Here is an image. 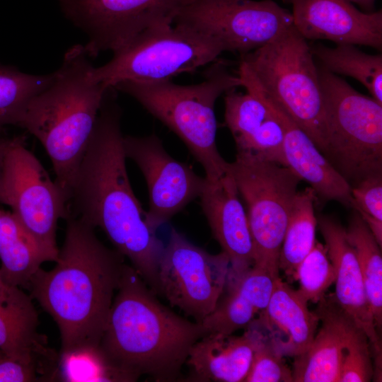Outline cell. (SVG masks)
I'll return each instance as SVG.
<instances>
[{
  "label": "cell",
  "mask_w": 382,
  "mask_h": 382,
  "mask_svg": "<svg viewBox=\"0 0 382 382\" xmlns=\"http://www.w3.org/2000/svg\"><path fill=\"white\" fill-rule=\"evenodd\" d=\"M108 92L72 185L74 214L100 228L154 294L165 245L146 221L128 177L121 110Z\"/></svg>",
  "instance_id": "cell-1"
},
{
  "label": "cell",
  "mask_w": 382,
  "mask_h": 382,
  "mask_svg": "<svg viewBox=\"0 0 382 382\" xmlns=\"http://www.w3.org/2000/svg\"><path fill=\"white\" fill-rule=\"evenodd\" d=\"M66 220L54 267H40L28 286L58 326L61 354L98 348L125 265V257L106 247L94 227L71 214Z\"/></svg>",
  "instance_id": "cell-2"
},
{
  "label": "cell",
  "mask_w": 382,
  "mask_h": 382,
  "mask_svg": "<svg viewBox=\"0 0 382 382\" xmlns=\"http://www.w3.org/2000/svg\"><path fill=\"white\" fill-rule=\"evenodd\" d=\"M208 332L161 304L125 264L98 349L122 381L146 375L156 381L178 377L193 345Z\"/></svg>",
  "instance_id": "cell-3"
},
{
  "label": "cell",
  "mask_w": 382,
  "mask_h": 382,
  "mask_svg": "<svg viewBox=\"0 0 382 382\" xmlns=\"http://www.w3.org/2000/svg\"><path fill=\"white\" fill-rule=\"evenodd\" d=\"M83 45L64 54L52 81L26 105L18 123L47 153L55 182L71 199L72 185L110 88L91 77Z\"/></svg>",
  "instance_id": "cell-4"
},
{
  "label": "cell",
  "mask_w": 382,
  "mask_h": 382,
  "mask_svg": "<svg viewBox=\"0 0 382 382\" xmlns=\"http://www.w3.org/2000/svg\"><path fill=\"white\" fill-rule=\"evenodd\" d=\"M239 86H242L239 76L216 62L197 84L126 81L112 88L132 96L174 132L202 166L205 177L216 178L228 171L229 163L216 146L215 103L222 94Z\"/></svg>",
  "instance_id": "cell-5"
},
{
  "label": "cell",
  "mask_w": 382,
  "mask_h": 382,
  "mask_svg": "<svg viewBox=\"0 0 382 382\" xmlns=\"http://www.w3.org/2000/svg\"><path fill=\"white\" fill-rule=\"evenodd\" d=\"M240 66L323 154L326 129L318 68L311 48L294 25L243 54Z\"/></svg>",
  "instance_id": "cell-6"
},
{
  "label": "cell",
  "mask_w": 382,
  "mask_h": 382,
  "mask_svg": "<svg viewBox=\"0 0 382 382\" xmlns=\"http://www.w3.org/2000/svg\"><path fill=\"white\" fill-rule=\"evenodd\" d=\"M326 146L323 155L351 187L382 174V105L318 69Z\"/></svg>",
  "instance_id": "cell-7"
},
{
  "label": "cell",
  "mask_w": 382,
  "mask_h": 382,
  "mask_svg": "<svg viewBox=\"0 0 382 382\" xmlns=\"http://www.w3.org/2000/svg\"><path fill=\"white\" fill-rule=\"evenodd\" d=\"M224 52L214 40L187 25L173 23L146 30L112 52L91 77L108 88L132 81L156 83L192 73Z\"/></svg>",
  "instance_id": "cell-8"
},
{
  "label": "cell",
  "mask_w": 382,
  "mask_h": 382,
  "mask_svg": "<svg viewBox=\"0 0 382 382\" xmlns=\"http://www.w3.org/2000/svg\"><path fill=\"white\" fill-rule=\"evenodd\" d=\"M229 169L246 205L253 265L279 274V253L301 179L289 167L245 153H237Z\"/></svg>",
  "instance_id": "cell-9"
},
{
  "label": "cell",
  "mask_w": 382,
  "mask_h": 382,
  "mask_svg": "<svg viewBox=\"0 0 382 382\" xmlns=\"http://www.w3.org/2000/svg\"><path fill=\"white\" fill-rule=\"evenodd\" d=\"M25 138L9 151L5 163L4 204L11 208L37 243L46 261L55 262L57 222L71 214L69 198L25 147Z\"/></svg>",
  "instance_id": "cell-10"
},
{
  "label": "cell",
  "mask_w": 382,
  "mask_h": 382,
  "mask_svg": "<svg viewBox=\"0 0 382 382\" xmlns=\"http://www.w3.org/2000/svg\"><path fill=\"white\" fill-rule=\"evenodd\" d=\"M173 23L214 40L224 52L245 54L291 27V12L272 0H192Z\"/></svg>",
  "instance_id": "cell-11"
},
{
  "label": "cell",
  "mask_w": 382,
  "mask_h": 382,
  "mask_svg": "<svg viewBox=\"0 0 382 382\" xmlns=\"http://www.w3.org/2000/svg\"><path fill=\"white\" fill-rule=\"evenodd\" d=\"M228 270L224 252L211 254L173 227L159 262L158 294L201 323L223 294Z\"/></svg>",
  "instance_id": "cell-12"
},
{
  "label": "cell",
  "mask_w": 382,
  "mask_h": 382,
  "mask_svg": "<svg viewBox=\"0 0 382 382\" xmlns=\"http://www.w3.org/2000/svg\"><path fill=\"white\" fill-rule=\"evenodd\" d=\"M192 0H59L65 16L87 36L89 57L117 50L141 33L173 24Z\"/></svg>",
  "instance_id": "cell-13"
},
{
  "label": "cell",
  "mask_w": 382,
  "mask_h": 382,
  "mask_svg": "<svg viewBox=\"0 0 382 382\" xmlns=\"http://www.w3.org/2000/svg\"><path fill=\"white\" fill-rule=\"evenodd\" d=\"M123 146L126 157L137 165L146 183L149 209L146 221L153 229L157 231L199 197L204 178L173 158L156 134L124 136Z\"/></svg>",
  "instance_id": "cell-14"
},
{
  "label": "cell",
  "mask_w": 382,
  "mask_h": 382,
  "mask_svg": "<svg viewBox=\"0 0 382 382\" xmlns=\"http://www.w3.org/2000/svg\"><path fill=\"white\" fill-rule=\"evenodd\" d=\"M293 23L306 40L382 47V11L363 12L347 0H283Z\"/></svg>",
  "instance_id": "cell-15"
},
{
  "label": "cell",
  "mask_w": 382,
  "mask_h": 382,
  "mask_svg": "<svg viewBox=\"0 0 382 382\" xmlns=\"http://www.w3.org/2000/svg\"><path fill=\"white\" fill-rule=\"evenodd\" d=\"M239 197L230 169L216 178L204 177L200 204L213 237L228 257L227 278L241 274L254 264L248 217Z\"/></svg>",
  "instance_id": "cell-16"
},
{
  "label": "cell",
  "mask_w": 382,
  "mask_h": 382,
  "mask_svg": "<svg viewBox=\"0 0 382 382\" xmlns=\"http://www.w3.org/2000/svg\"><path fill=\"white\" fill-rule=\"evenodd\" d=\"M328 257L335 270V299L366 335L372 357H381V343L366 296L361 269L345 228L328 216L317 219Z\"/></svg>",
  "instance_id": "cell-17"
},
{
  "label": "cell",
  "mask_w": 382,
  "mask_h": 382,
  "mask_svg": "<svg viewBox=\"0 0 382 382\" xmlns=\"http://www.w3.org/2000/svg\"><path fill=\"white\" fill-rule=\"evenodd\" d=\"M317 303L320 327L308 349L294 357V382H338L347 347L362 330L342 311L333 294L324 295Z\"/></svg>",
  "instance_id": "cell-18"
},
{
  "label": "cell",
  "mask_w": 382,
  "mask_h": 382,
  "mask_svg": "<svg viewBox=\"0 0 382 382\" xmlns=\"http://www.w3.org/2000/svg\"><path fill=\"white\" fill-rule=\"evenodd\" d=\"M250 87L274 110L284 129V154L286 166L310 184L316 196L352 207V187L318 149L308 134L257 83Z\"/></svg>",
  "instance_id": "cell-19"
},
{
  "label": "cell",
  "mask_w": 382,
  "mask_h": 382,
  "mask_svg": "<svg viewBox=\"0 0 382 382\" xmlns=\"http://www.w3.org/2000/svg\"><path fill=\"white\" fill-rule=\"evenodd\" d=\"M245 88L244 93L233 90L224 97L225 124L234 139L237 153L286 166L284 129L279 117L256 92Z\"/></svg>",
  "instance_id": "cell-20"
},
{
  "label": "cell",
  "mask_w": 382,
  "mask_h": 382,
  "mask_svg": "<svg viewBox=\"0 0 382 382\" xmlns=\"http://www.w3.org/2000/svg\"><path fill=\"white\" fill-rule=\"evenodd\" d=\"M246 328L241 335L209 332L197 341L186 361L192 370L189 381L244 382L264 335L255 320Z\"/></svg>",
  "instance_id": "cell-21"
},
{
  "label": "cell",
  "mask_w": 382,
  "mask_h": 382,
  "mask_svg": "<svg viewBox=\"0 0 382 382\" xmlns=\"http://www.w3.org/2000/svg\"><path fill=\"white\" fill-rule=\"evenodd\" d=\"M271 345L284 357H296L311 345L319 325L308 301L279 277L267 307L255 319Z\"/></svg>",
  "instance_id": "cell-22"
},
{
  "label": "cell",
  "mask_w": 382,
  "mask_h": 382,
  "mask_svg": "<svg viewBox=\"0 0 382 382\" xmlns=\"http://www.w3.org/2000/svg\"><path fill=\"white\" fill-rule=\"evenodd\" d=\"M279 278V274L254 265L227 278L214 309L201 324L208 333L231 335L246 328L267 307Z\"/></svg>",
  "instance_id": "cell-23"
},
{
  "label": "cell",
  "mask_w": 382,
  "mask_h": 382,
  "mask_svg": "<svg viewBox=\"0 0 382 382\" xmlns=\"http://www.w3.org/2000/svg\"><path fill=\"white\" fill-rule=\"evenodd\" d=\"M31 299L21 289L0 301V350L7 357L40 366L53 378L59 359L37 330L38 315Z\"/></svg>",
  "instance_id": "cell-24"
},
{
  "label": "cell",
  "mask_w": 382,
  "mask_h": 382,
  "mask_svg": "<svg viewBox=\"0 0 382 382\" xmlns=\"http://www.w3.org/2000/svg\"><path fill=\"white\" fill-rule=\"evenodd\" d=\"M0 277L7 285L28 288L47 262L35 240L12 212L0 208Z\"/></svg>",
  "instance_id": "cell-25"
},
{
  "label": "cell",
  "mask_w": 382,
  "mask_h": 382,
  "mask_svg": "<svg viewBox=\"0 0 382 382\" xmlns=\"http://www.w3.org/2000/svg\"><path fill=\"white\" fill-rule=\"evenodd\" d=\"M316 197L310 187L298 191L294 199L279 257V269L291 282L294 281L298 265L316 242Z\"/></svg>",
  "instance_id": "cell-26"
},
{
  "label": "cell",
  "mask_w": 382,
  "mask_h": 382,
  "mask_svg": "<svg viewBox=\"0 0 382 382\" xmlns=\"http://www.w3.org/2000/svg\"><path fill=\"white\" fill-rule=\"evenodd\" d=\"M311 51L322 67L334 74L357 80L382 105L381 54H369L350 44H337L335 47L318 45Z\"/></svg>",
  "instance_id": "cell-27"
},
{
  "label": "cell",
  "mask_w": 382,
  "mask_h": 382,
  "mask_svg": "<svg viewBox=\"0 0 382 382\" xmlns=\"http://www.w3.org/2000/svg\"><path fill=\"white\" fill-rule=\"evenodd\" d=\"M362 274L366 296L377 330L382 327L381 247L357 212L346 229Z\"/></svg>",
  "instance_id": "cell-28"
},
{
  "label": "cell",
  "mask_w": 382,
  "mask_h": 382,
  "mask_svg": "<svg viewBox=\"0 0 382 382\" xmlns=\"http://www.w3.org/2000/svg\"><path fill=\"white\" fill-rule=\"evenodd\" d=\"M54 73L28 74L0 63V129L6 125H18L29 101L53 79Z\"/></svg>",
  "instance_id": "cell-29"
},
{
  "label": "cell",
  "mask_w": 382,
  "mask_h": 382,
  "mask_svg": "<svg viewBox=\"0 0 382 382\" xmlns=\"http://www.w3.org/2000/svg\"><path fill=\"white\" fill-rule=\"evenodd\" d=\"M335 270L325 245L316 241L313 248L298 265L294 280L298 291L308 301L318 303L335 283Z\"/></svg>",
  "instance_id": "cell-30"
},
{
  "label": "cell",
  "mask_w": 382,
  "mask_h": 382,
  "mask_svg": "<svg viewBox=\"0 0 382 382\" xmlns=\"http://www.w3.org/2000/svg\"><path fill=\"white\" fill-rule=\"evenodd\" d=\"M57 379L65 381H122L98 348L61 354Z\"/></svg>",
  "instance_id": "cell-31"
},
{
  "label": "cell",
  "mask_w": 382,
  "mask_h": 382,
  "mask_svg": "<svg viewBox=\"0 0 382 382\" xmlns=\"http://www.w3.org/2000/svg\"><path fill=\"white\" fill-rule=\"evenodd\" d=\"M352 208L382 245V174L368 177L352 187Z\"/></svg>",
  "instance_id": "cell-32"
},
{
  "label": "cell",
  "mask_w": 382,
  "mask_h": 382,
  "mask_svg": "<svg viewBox=\"0 0 382 382\" xmlns=\"http://www.w3.org/2000/svg\"><path fill=\"white\" fill-rule=\"evenodd\" d=\"M244 382H293L291 369L285 363L284 356L271 345L265 332L254 352Z\"/></svg>",
  "instance_id": "cell-33"
},
{
  "label": "cell",
  "mask_w": 382,
  "mask_h": 382,
  "mask_svg": "<svg viewBox=\"0 0 382 382\" xmlns=\"http://www.w3.org/2000/svg\"><path fill=\"white\" fill-rule=\"evenodd\" d=\"M373 378L371 344L365 332L361 330L347 347L338 382H369Z\"/></svg>",
  "instance_id": "cell-34"
},
{
  "label": "cell",
  "mask_w": 382,
  "mask_h": 382,
  "mask_svg": "<svg viewBox=\"0 0 382 382\" xmlns=\"http://www.w3.org/2000/svg\"><path fill=\"white\" fill-rule=\"evenodd\" d=\"M52 381L50 374L40 366L6 357L0 361V382Z\"/></svg>",
  "instance_id": "cell-35"
},
{
  "label": "cell",
  "mask_w": 382,
  "mask_h": 382,
  "mask_svg": "<svg viewBox=\"0 0 382 382\" xmlns=\"http://www.w3.org/2000/svg\"><path fill=\"white\" fill-rule=\"evenodd\" d=\"M24 138H25L24 136L8 137L0 135V203L1 204L4 202L3 181L7 155L11 149Z\"/></svg>",
  "instance_id": "cell-36"
},
{
  "label": "cell",
  "mask_w": 382,
  "mask_h": 382,
  "mask_svg": "<svg viewBox=\"0 0 382 382\" xmlns=\"http://www.w3.org/2000/svg\"><path fill=\"white\" fill-rule=\"evenodd\" d=\"M21 290L19 287L11 286L6 284L0 277V301L11 299Z\"/></svg>",
  "instance_id": "cell-37"
},
{
  "label": "cell",
  "mask_w": 382,
  "mask_h": 382,
  "mask_svg": "<svg viewBox=\"0 0 382 382\" xmlns=\"http://www.w3.org/2000/svg\"><path fill=\"white\" fill-rule=\"evenodd\" d=\"M352 4H357L359 6L363 8L365 12L374 11V4L376 0H347Z\"/></svg>",
  "instance_id": "cell-38"
},
{
  "label": "cell",
  "mask_w": 382,
  "mask_h": 382,
  "mask_svg": "<svg viewBox=\"0 0 382 382\" xmlns=\"http://www.w3.org/2000/svg\"><path fill=\"white\" fill-rule=\"evenodd\" d=\"M6 356L0 350V361L4 359Z\"/></svg>",
  "instance_id": "cell-39"
}]
</instances>
